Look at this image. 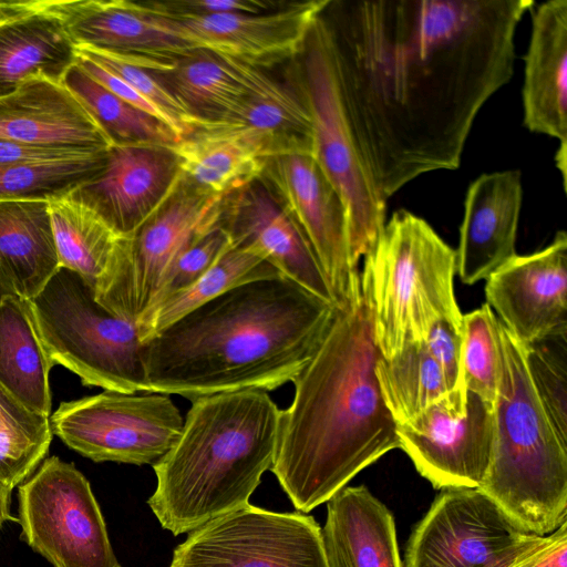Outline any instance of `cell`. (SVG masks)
<instances>
[{
    "mask_svg": "<svg viewBox=\"0 0 567 567\" xmlns=\"http://www.w3.org/2000/svg\"><path fill=\"white\" fill-rule=\"evenodd\" d=\"M534 0L331 1L339 93L361 164L386 202L456 169L482 106L514 73L515 33Z\"/></svg>",
    "mask_w": 567,
    "mask_h": 567,
    "instance_id": "cell-1",
    "label": "cell"
},
{
    "mask_svg": "<svg viewBox=\"0 0 567 567\" xmlns=\"http://www.w3.org/2000/svg\"><path fill=\"white\" fill-rule=\"evenodd\" d=\"M336 311L281 275L241 284L143 341L148 392L275 390L307 365Z\"/></svg>",
    "mask_w": 567,
    "mask_h": 567,
    "instance_id": "cell-2",
    "label": "cell"
},
{
    "mask_svg": "<svg viewBox=\"0 0 567 567\" xmlns=\"http://www.w3.org/2000/svg\"><path fill=\"white\" fill-rule=\"evenodd\" d=\"M380 357L361 275L359 293L337 309L318 350L292 381L291 404L281 410L270 470L298 511L328 502L360 471L400 449L398 424L377 380Z\"/></svg>",
    "mask_w": 567,
    "mask_h": 567,
    "instance_id": "cell-3",
    "label": "cell"
},
{
    "mask_svg": "<svg viewBox=\"0 0 567 567\" xmlns=\"http://www.w3.org/2000/svg\"><path fill=\"white\" fill-rule=\"evenodd\" d=\"M281 410L266 391L192 401L176 443L153 468L147 499L162 527L179 535L246 504L271 468Z\"/></svg>",
    "mask_w": 567,
    "mask_h": 567,
    "instance_id": "cell-4",
    "label": "cell"
},
{
    "mask_svg": "<svg viewBox=\"0 0 567 567\" xmlns=\"http://www.w3.org/2000/svg\"><path fill=\"white\" fill-rule=\"evenodd\" d=\"M499 380L489 468L478 487L517 526L546 536L567 516V443L532 382L527 348L497 318Z\"/></svg>",
    "mask_w": 567,
    "mask_h": 567,
    "instance_id": "cell-5",
    "label": "cell"
},
{
    "mask_svg": "<svg viewBox=\"0 0 567 567\" xmlns=\"http://www.w3.org/2000/svg\"><path fill=\"white\" fill-rule=\"evenodd\" d=\"M456 252L421 217L396 210L364 257L377 344L383 358L423 341L437 317H463L454 295Z\"/></svg>",
    "mask_w": 567,
    "mask_h": 567,
    "instance_id": "cell-6",
    "label": "cell"
},
{
    "mask_svg": "<svg viewBox=\"0 0 567 567\" xmlns=\"http://www.w3.org/2000/svg\"><path fill=\"white\" fill-rule=\"evenodd\" d=\"M27 300L53 365L72 371L86 386L148 392L137 323L101 305L87 279L60 267Z\"/></svg>",
    "mask_w": 567,
    "mask_h": 567,
    "instance_id": "cell-7",
    "label": "cell"
},
{
    "mask_svg": "<svg viewBox=\"0 0 567 567\" xmlns=\"http://www.w3.org/2000/svg\"><path fill=\"white\" fill-rule=\"evenodd\" d=\"M297 59L293 85L310 114L311 155L342 199L351 260L358 267L383 229L386 202L375 190L354 147L339 93L330 35L321 14Z\"/></svg>",
    "mask_w": 567,
    "mask_h": 567,
    "instance_id": "cell-8",
    "label": "cell"
},
{
    "mask_svg": "<svg viewBox=\"0 0 567 567\" xmlns=\"http://www.w3.org/2000/svg\"><path fill=\"white\" fill-rule=\"evenodd\" d=\"M225 199L182 176L164 204L135 233L120 238L106 272L95 285L96 300L137 323L157 301L179 254L220 224Z\"/></svg>",
    "mask_w": 567,
    "mask_h": 567,
    "instance_id": "cell-9",
    "label": "cell"
},
{
    "mask_svg": "<svg viewBox=\"0 0 567 567\" xmlns=\"http://www.w3.org/2000/svg\"><path fill=\"white\" fill-rule=\"evenodd\" d=\"M21 538L53 567H122L86 477L58 456L19 486Z\"/></svg>",
    "mask_w": 567,
    "mask_h": 567,
    "instance_id": "cell-10",
    "label": "cell"
},
{
    "mask_svg": "<svg viewBox=\"0 0 567 567\" xmlns=\"http://www.w3.org/2000/svg\"><path fill=\"white\" fill-rule=\"evenodd\" d=\"M104 390L61 402L52 433L94 462L155 464L176 443L184 419L168 394Z\"/></svg>",
    "mask_w": 567,
    "mask_h": 567,
    "instance_id": "cell-11",
    "label": "cell"
},
{
    "mask_svg": "<svg viewBox=\"0 0 567 567\" xmlns=\"http://www.w3.org/2000/svg\"><path fill=\"white\" fill-rule=\"evenodd\" d=\"M169 567H328L312 516L249 503L192 530Z\"/></svg>",
    "mask_w": 567,
    "mask_h": 567,
    "instance_id": "cell-12",
    "label": "cell"
},
{
    "mask_svg": "<svg viewBox=\"0 0 567 567\" xmlns=\"http://www.w3.org/2000/svg\"><path fill=\"white\" fill-rule=\"evenodd\" d=\"M540 537L517 526L478 488H447L413 530L405 564L513 567Z\"/></svg>",
    "mask_w": 567,
    "mask_h": 567,
    "instance_id": "cell-13",
    "label": "cell"
},
{
    "mask_svg": "<svg viewBox=\"0 0 567 567\" xmlns=\"http://www.w3.org/2000/svg\"><path fill=\"white\" fill-rule=\"evenodd\" d=\"M261 179L311 246L334 307H347L361 289V275L351 260L347 213L338 192L311 153L269 158Z\"/></svg>",
    "mask_w": 567,
    "mask_h": 567,
    "instance_id": "cell-14",
    "label": "cell"
},
{
    "mask_svg": "<svg viewBox=\"0 0 567 567\" xmlns=\"http://www.w3.org/2000/svg\"><path fill=\"white\" fill-rule=\"evenodd\" d=\"M400 449L435 488H478L489 468L494 439V406L465 393V411L449 398L398 425Z\"/></svg>",
    "mask_w": 567,
    "mask_h": 567,
    "instance_id": "cell-15",
    "label": "cell"
},
{
    "mask_svg": "<svg viewBox=\"0 0 567 567\" xmlns=\"http://www.w3.org/2000/svg\"><path fill=\"white\" fill-rule=\"evenodd\" d=\"M54 14L76 48L116 55L158 72L192 49L176 33L173 20L150 2L125 0H37Z\"/></svg>",
    "mask_w": 567,
    "mask_h": 567,
    "instance_id": "cell-16",
    "label": "cell"
},
{
    "mask_svg": "<svg viewBox=\"0 0 567 567\" xmlns=\"http://www.w3.org/2000/svg\"><path fill=\"white\" fill-rule=\"evenodd\" d=\"M486 303L523 344L567 334V235L545 248L516 255L486 279Z\"/></svg>",
    "mask_w": 567,
    "mask_h": 567,
    "instance_id": "cell-17",
    "label": "cell"
},
{
    "mask_svg": "<svg viewBox=\"0 0 567 567\" xmlns=\"http://www.w3.org/2000/svg\"><path fill=\"white\" fill-rule=\"evenodd\" d=\"M328 2H290L258 14H183L169 18L178 37L192 49L206 50L262 70L299 56L313 23Z\"/></svg>",
    "mask_w": 567,
    "mask_h": 567,
    "instance_id": "cell-18",
    "label": "cell"
},
{
    "mask_svg": "<svg viewBox=\"0 0 567 567\" xmlns=\"http://www.w3.org/2000/svg\"><path fill=\"white\" fill-rule=\"evenodd\" d=\"M181 177L172 146L111 145L102 171L68 196L92 209L118 236L126 237L164 204Z\"/></svg>",
    "mask_w": 567,
    "mask_h": 567,
    "instance_id": "cell-19",
    "label": "cell"
},
{
    "mask_svg": "<svg viewBox=\"0 0 567 567\" xmlns=\"http://www.w3.org/2000/svg\"><path fill=\"white\" fill-rule=\"evenodd\" d=\"M220 225L280 275L334 306L319 261L293 219L259 179L226 197Z\"/></svg>",
    "mask_w": 567,
    "mask_h": 567,
    "instance_id": "cell-20",
    "label": "cell"
},
{
    "mask_svg": "<svg viewBox=\"0 0 567 567\" xmlns=\"http://www.w3.org/2000/svg\"><path fill=\"white\" fill-rule=\"evenodd\" d=\"M532 11V32L522 87L523 123L558 140V171L567 169V0H548Z\"/></svg>",
    "mask_w": 567,
    "mask_h": 567,
    "instance_id": "cell-21",
    "label": "cell"
},
{
    "mask_svg": "<svg viewBox=\"0 0 567 567\" xmlns=\"http://www.w3.org/2000/svg\"><path fill=\"white\" fill-rule=\"evenodd\" d=\"M519 171L482 174L471 183L460 227L456 272L466 285L487 279L516 256L522 208Z\"/></svg>",
    "mask_w": 567,
    "mask_h": 567,
    "instance_id": "cell-22",
    "label": "cell"
},
{
    "mask_svg": "<svg viewBox=\"0 0 567 567\" xmlns=\"http://www.w3.org/2000/svg\"><path fill=\"white\" fill-rule=\"evenodd\" d=\"M0 140L85 154L112 145L62 83L42 76L0 96Z\"/></svg>",
    "mask_w": 567,
    "mask_h": 567,
    "instance_id": "cell-23",
    "label": "cell"
},
{
    "mask_svg": "<svg viewBox=\"0 0 567 567\" xmlns=\"http://www.w3.org/2000/svg\"><path fill=\"white\" fill-rule=\"evenodd\" d=\"M76 59L61 21L37 0L0 1V96L34 76L61 83Z\"/></svg>",
    "mask_w": 567,
    "mask_h": 567,
    "instance_id": "cell-24",
    "label": "cell"
},
{
    "mask_svg": "<svg viewBox=\"0 0 567 567\" xmlns=\"http://www.w3.org/2000/svg\"><path fill=\"white\" fill-rule=\"evenodd\" d=\"M321 534L328 567H402L394 518L364 486L328 501Z\"/></svg>",
    "mask_w": 567,
    "mask_h": 567,
    "instance_id": "cell-25",
    "label": "cell"
},
{
    "mask_svg": "<svg viewBox=\"0 0 567 567\" xmlns=\"http://www.w3.org/2000/svg\"><path fill=\"white\" fill-rule=\"evenodd\" d=\"M172 148L185 181L224 198L261 179L268 161L248 134L221 125L197 128Z\"/></svg>",
    "mask_w": 567,
    "mask_h": 567,
    "instance_id": "cell-26",
    "label": "cell"
},
{
    "mask_svg": "<svg viewBox=\"0 0 567 567\" xmlns=\"http://www.w3.org/2000/svg\"><path fill=\"white\" fill-rule=\"evenodd\" d=\"M208 125L244 131L268 159L290 153H311L312 123L300 93L293 84L292 89L288 87L261 69H255L250 92L243 103L224 121Z\"/></svg>",
    "mask_w": 567,
    "mask_h": 567,
    "instance_id": "cell-27",
    "label": "cell"
},
{
    "mask_svg": "<svg viewBox=\"0 0 567 567\" xmlns=\"http://www.w3.org/2000/svg\"><path fill=\"white\" fill-rule=\"evenodd\" d=\"M255 69L206 50H194L168 70L151 72L199 128L224 121L243 103L250 92Z\"/></svg>",
    "mask_w": 567,
    "mask_h": 567,
    "instance_id": "cell-28",
    "label": "cell"
},
{
    "mask_svg": "<svg viewBox=\"0 0 567 567\" xmlns=\"http://www.w3.org/2000/svg\"><path fill=\"white\" fill-rule=\"evenodd\" d=\"M0 268L23 299L60 268L48 200H0Z\"/></svg>",
    "mask_w": 567,
    "mask_h": 567,
    "instance_id": "cell-29",
    "label": "cell"
},
{
    "mask_svg": "<svg viewBox=\"0 0 567 567\" xmlns=\"http://www.w3.org/2000/svg\"><path fill=\"white\" fill-rule=\"evenodd\" d=\"M52 367L28 300L7 297L0 303V385L31 411L50 416Z\"/></svg>",
    "mask_w": 567,
    "mask_h": 567,
    "instance_id": "cell-30",
    "label": "cell"
},
{
    "mask_svg": "<svg viewBox=\"0 0 567 567\" xmlns=\"http://www.w3.org/2000/svg\"><path fill=\"white\" fill-rule=\"evenodd\" d=\"M279 275L252 250L234 245L194 282L162 298L137 321L142 341L231 288Z\"/></svg>",
    "mask_w": 567,
    "mask_h": 567,
    "instance_id": "cell-31",
    "label": "cell"
},
{
    "mask_svg": "<svg viewBox=\"0 0 567 567\" xmlns=\"http://www.w3.org/2000/svg\"><path fill=\"white\" fill-rule=\"evenodd\" d=\"M60 267L91 284L106 272L121 238L97 214L69 196L49 200Z\"/></svg>",
    "mask_w": 567,
    "mask_h": 567,
    "instance_id": "cell-32",
    "label": "cell"
},
{
    "mask_svg": "<svg viewBox=\"0 0 567 567\" xmlns=\"http://www.w3.org/2000/svg\"><path fill=\"white\" fill-rule=\"evenodd\" d=\"M375 374L383 401L398 425L449 398L443 373L424 341L406 343L390 358H379Z\"/></svg>",
    "mask_w": 567,
    "mask_h": 567,
    "instance_id": "cell-33",
    "label": "cell"
},
{
    "mask_svg": "<svg viewBox=\"0 0 567 567\" xmlns=\"http://www.w3.org/2000/svg\"><path fill=\"white\" fill-rule=\"evenodd\" d=\"M61 83L104 132L112 145L173 146L178 142L166 124L113 94L76 63L68 70Z\"/></svg>",
    "mask_w": 567,
    "mask_h": 567,
    "instance_id": "cell-34",
    "label": "cell"
},
{
    "mask_svg": "<svg viewBox=\"0 0 567 567\" xmlns=\"http://www.w3.org/2000/svg\"><path fill=\"white\" fill-rule=\"evenodd\" d=\"M107 150L79 157L0 164V200L65 197L102 171Z\"/></svg>",
    "mask_w": 567,
    "mask_h": 567,
    "instance_id": "cell-35",
    "label": "cell"
},
{
    "mask_svg": "<svg viewBox=\"0 0 567 567\" xmlns=\"http://www.w3.org/2000/svg\"><path fill=\"white\" fill-rule=\"evenodd\" d=\"M50 416L24 406L0 385V478L12 488L44 460L51 441Z\"/></svg>",
    "mask_w": 567,
    "mask_h": 567,
    "instance_id": "cell-36",
    "label": "cell"
},
{
    "mask_svg": "<svg viewBox=\"0 0 567 567\" xmlns=\"http://www.w3.org/2000/svg\"><path fill=\"white\" fill-rule=\"evenodd\" d=\"M462 389L494 406L499 380L497 317L485 303L462 318Z\"/></svg>",
    "mask_w": 567,
    "mask_h": 567,
    "instance_id": "cell-37",
    "label": "cell"
},
{
    "mask_svg": "<svg viewBox=\"0 0 567 567\" xmlns=\"http://www.w3.org/2000/svg\"><path fill=\"white\" fill-rule=\"evenodd\" d=\"M548 340L526 346L528 371L553 426L567 443L566 362L564 355L553 350Z\"/></svg>",
    "mask_w": 567,
    "mask_h": 567,
    "instance_id": "cell-38",
    "label": "cell"
},
{
    "mask_svg": "<svg viewBox=\"0 0 567 567\" xmlns=\"http://www.w3.org/2000/svg\"><path fill=\"white\" fill-rule=\"evenodd\" d=\"M462 318H435L427 327L423 339L443 373L450 403L458 412L465 411L462 389Z\"/></svg>",
    "mask_w": 567,
    "mask_h": 567,
    "instance_id": "cell-39",
    "label": "cell"
},
{
    "mask_svg": "<svg viewBox=\"0 0 567 567\" xmlns=\"http://www.w3.org/2000/svg\"><path fill=\"white\" fill-rule=\"evenodd\" d=\"M233 246L229 233L220 224L194 240L174 261L157 301L194 282Z\"/></svg>",
    "mask_w": 567,
    "mask_h": 567,
    "instance_id": "cell-40",
    "label": "cell"
},
{
    "mask_svg": "<svg viewBox=\"0 0 567 567\" xmlns=\"http://www.w3.org/2000/svg\"><path fill=\"white\" fill-rule=\"evenodd\" d=\"M152 6L168 17L183 14L213 13H265L280 8L279 3L264 0H178L151 2Z\"/></svg>",
    "mask_w": 567,
    "mask_h": 567,
    "instance_id": "cell-41",
    "label": "cell"
},
{
    "mask_svg": "<svg viewBox=\"0 0 567 567\" xmlns=\"http://www.w3.org/2000/svg\"><path fill=\"white\" fill-rule=\"evenodd\" d=\"M76 64L113 94L130 103L134 107L156 117L172 130L171 123L166 115L148 100L136 92L133 87H131L127 83H125L122 79L106 71L91 60L79 55L76 59Z\"/></svg>",
    "mask_w": 567,
    "mask_h": 567,
    "instance_id": "cell-42",
    "label": "cell"
},
{
    "mask_svg": "<svg viewBox=\"0 0 567 567\" xmlns=\"http://www.w3.org/2000/svg\"><path fill=\"white\" fill-rule=\"evenodd\" d=\"M513 567H567V522L542 536Z\"/></svg>",
    "mask_w": 567,
    "mask_h": 567,
    "instance_id": "cell-43",
    "label": "cell"
},
{
    "mask_svg": "<svg viewBox=\"0 0 567 567\" xmlns=\"http://www.w3.org/2000/svg\"><path fill=\"white\" fill-rule=\"evenodd\" d=\"M12 487L0 478V527L7 520H18L10 513Z\"/></svg>",
    "mask_w": 567,
    "mask_h": 567,
    "instance_id": "cell-44",
    "label": "cell"
},
{
    "mask_svg": "<svg viewBox=\"0 0 567 567\" xmlns=\"http://www.w3.org/2000/svg\"><path fill=\"white\" fill-rule=\"evenodd\" d=\"M17 295L11 281L0 268V303L9 296Z\"/></svg>",
    "mask_w": 567,
    "mask_h": 567,
    "instance_id": "cell-45",
    "label": "cell"
}]
</instances>
